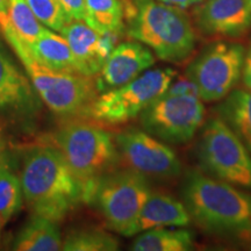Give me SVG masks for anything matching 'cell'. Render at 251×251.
<instances>
[{
  "mask_svg": "<svg viewBox=\"0 0 251 251\" xmlns=\"http://www.w3.org/2000/svg\"><path fill=\"white\" fill-rule=\"evenodd\" d=\"M57 1L67 15L69 23L75 20H84L85 0H57Z\"/></svg>",
  "mask_w": 251,
  "mask_h": 251,
  "instance_id": "26",
  "label": "cell"
},
{
  "mask_svg": "<svg viewBox=\"0 0 251 251\" xmlns=\"http://www.w3.org/2000/svg\"><path fill=\"white\" fill-rule=\"evenodd\" d=\"M29 47L34 58L46 68L55 71L78 72L70 46L62 35L46 29Z\"/></svg>",
  "mask_w": 251,
  "mask_h": 251,
  "instance_id": "18",
  "label": "cell"
},
{
  "mask_svg": "<svg viewBox=\"0 0 251 251\" xmlns=\"http://www.w3.org/2000/svg\"><path fill=\"white\" fill-rule=\"evenodd\" d=\"M125 11L128 35L151 49L159 59L183 64L193 54L196 34L181 8L158 0H133Z\"/></svg>",
  "mask_w": 251,
  "mask_h": 251,
  "instance_id": "3",
  "label": "cell"
},
{
  "mask_svg": "<svg viewBox=\"0 0 251 251\" xmlns=\"http://www.w3.org/2000/svg\"><path fill=\"white\" fill-rule=\"evenodd\" d=\"M197 26L209 36L238 37L251 27L249 0H207L196 11Z\"/></svg>",
  "mask_w": 251,
  "mask_h": 251,
  "instance_id": "15",
  "label": "cell"
},
{
  "mask_svg": "<svg viewBox=\"0 0 251 251\" xmlns=\"http://www.w3.org/2000/svg\"><path fill=\"white\" fill-rule=\"evenodd\" d=\"M165 94H174V96H184V94H190V96L199 97L197 86L192 83V80L188 78L186 75L185 77H178V79H174L169 86Z\"/></svg>",
  "mask_w": 251,
  "mask_h": 251,
  "instance_id": "27",
  "label": "cell"
},
{
  "mask_svg": "<svg viewBox=\"0 0 251 251\" xmlns=\"http://www.w3.org/2000/svg\"><path fill=\"white\" fill-rule=\"evenodd\" d=\"M25 201L35 214L61 222L81 202L85 187L56 147H35L25 153L20 172Z\"/></svg>",
  "mask_w": 251,
  "mask_h": 251,
  "instance_id": "1",
  "label": "cell"
},
{
  "mask_svg": "<svg viewBox=\"0 0 251 251\" xmlns=\"http://www.w3.org/2000/svg\"><path fill=\"white\" fill-rule=\"evenodd\" d=\"M134 251H190L194 249V235L187 229L155 228L142 231L131 244Z\"/></svg>",
  "mask_w": 251,
  "mask_h": 251,
  "instance_id": "20",
  "label": "cell"
},
{
  "mask_svg": "<svg viewBox=\"0 0 251 251\" xmlns=\"http://www.w3.org/2000/svg\"><path fill=\"white\" fill-rule=\"evenodd\" d=\"M39 21L50 29L61 31L69 21L57 0H26Z\"/></svg>",
  "mask_w": 251,
  "mask_h": 251,
  "instance_id": "25",
  "label": "cell"
},
{
  "mask_svg": "<svg viewBox=\"0 0 251 251\" xmlns=\"http://www.w3.org/2000/svg\"><path fill=\"white\" fill-rule=\"evenodd\" d=\"M52 142L84 184L85 202L90 203L100 178L115 170L121 159L115 136L86 122H69L56 130Z\"/></svg>",
  "mask_w": 251,
  "mask_h": 251,
  "instance_id": "4",
  "label": "cell"
},
{
  "mask_svg": "<svg viewBox=\"0 0 251 251\" xmlns=\"http://www.w3.org/2000/svg\"><path fill=\"white\" fill-rule=\"evenodd\" d=\"M7 19L15 33L29 46L47 29L33 13L26 0H7Z\"/></svg>",
  "mask_w": 251,
  "mask_h": 251,
  "instance_id": "22",
  "label": "cell"
},
{
  "mask_svg": "<svg viewBox=\"0 0 251 251\" xmlns=\"http://www.w3.org/2000/svg\"><path fill=\"white\" fill-rule=\"evenodd\" d=\"M150 194L146 176L130 168L115 169L100 178L90 203L97 207L112 230L133 236L134 226Z\"/></svg>",
  "mask_w": 251,
  "mask_h": 251,
  "instance_id": "6",
  "label": "cell"
},
{
  "mask_svg": "<svg viewBox=\"0 0 251 251\" xmlns=\"http://www.w3.org/2000/svg\"><path fill=\"white\" fill-rule=\"evenodd\" d=\"M220 117L240 137L251 155V89H234L218 107Z\"/></svg>",
  "mask_w": 251,
  "mask_h": 251,
  "instance_id": "19",
  "label": "cell"
},
{
  "mask_svg": "<svg viewBox=\"0 0 251 251\" xmlns=\"http://www.w3.org/2000/svg\"><path fill=\"white\" fill-rule=\"evenodd\" d=\"M13 51L23 63L40 99L54 114L62 118L90 115L99 94L92 77L46 68L34 58L26 43L17 46Z\"/></svg>",
  "mask_w": 251,
  "mask_h": 251,
  "instance_id": "5",
  "label": "cell"
},
{
  "mask_svg": "<svg viewBox=\"0 0 251 251\" xmlns=\"http://www.w3.org/2000/svg\"><path fill=\"white\" fill-rule=\"evenodd\" d=\"M119 242L115 237L98 229H80L69 234L63 242L64 251H115Z\"/></svg>",
  "mask_w": 251,
  "mask_h": 251,
  "instance_id": "23",
  "label": "cell"
},
{
  "mask_svg": "<svg viewBox=\"0 0 251 251\" xmlns=\"http://www.w3.org/2000/svg\"><path fill=\"white\" fill-rule=\"evenodd\" d=\"M246 49L231 42H218L202 50L186 69L202 101L224 100L242 77Z\"/></svg>",
  "mask_w": 251,
  "mask_h": 251,
  "instance_id": "9",
  "label": "cell"
},
{
  "mask_svg": "<svg viewBox=\"0 0 251 251\" xmlns=\"http://www.w3.org/2000/svg\"><path fill=\"white\" fill-rule=\"evenodd\" d=\"M125 5L121 0H85L84 21L101 34H119L124 29Z\"/></svg>",
  "mask_w": 251,
  "mask_h": 251,
  "instance_id": "21",
  "label": "cell"
},
{
  "mask_svg": "<svg viewBox=\"0 0 251 251\" xmlns=\"http://www.w3.org/2000/svg\"><path fill=\"white\" fill-rule=\"evenodd\" d=\"M191 221L192 219L183 201L169 194L151 193L136 220L133 236L155 228H184L190 226Z\"/></svg>",
  "mask_w": 251,
  "mask_h": 251,
  "instance_id": "16",
  "label": "cell"
},
{
  "mask_svg": "<svg viewBox=\"0 0 251 251\" xmlns=\"http://www.w3.org/2000/svg\"><path fill=\"white\" fill-rule=\"evenodd\" d=\"M181 198L191 219L213 234H251V194L209 175H185Z\"/></svg>",
  "mask_w": 251,
  "mask_h": 251,
  "instance_id": "2",
  "label": "cell"
},
{
  "mask_svg": "<svg viewBox=\"0 0 251 251\" xmlns=\"http://www.w3.org/2000/svg\"><path fill=\"white\" fill-rule=\"evenodd\" d=\"M155 54L139 41H128L115 46L97 75L96 86L99 93L125 85L149 70L155 64Z\"/></svg>",
  "mask_w": 251,
  "mask_h": 251,
  "instance_id": "14",
  "label": "cell"
},
{
  "mask_svg": "<svg viewBox=\"0 0 251 251\" xmlns=\"http://www.w3.org/2000/svg\"><path fill=\"white\" fill-rule=\"evenodd\" d=\"M39 94L27 74L0 42V115L15 120L36 117L41 109Z\"/></svg>",
  "mask_w": 251,
  "mask_h": 251,
  "instance_id": "12",
  "label": "cell"
},
{
  "mask_svg": "<svg viewBox=\"0 0 251 251\" xmlns=\"http://www.w3.org/2000/svg\"><path fill=\"white\" fill-rule=\"evenodd\" d=\"M176 77L177 72L172 68L149 69L125 85L99 93L90 117L111 125L133 120L168 91Z\"/></svg>",
  "mask_w": 251,
  "mask_h": 251,
  "instance_id": "8",
  "label": "cell"
},
{
  "mask_svg": "<svg viewBox=\"0 0 251 251\" xmlns=\"http://www.w3.org/2000/svg\"><path fill=\"white\" fill-rule=\"evenodd\" d=\"M59 33L70 46L76 59L77 71L89 77L97 76L101 71L119 36L99 33L84 20L71 21Z\"/></svg>",
  "mask_w": 251,
  "mask_h": 251,
  "instance_id": "13",
  "label": "cell"
},
{
  "mask_svg": "<svg viewBox=\"0 0 251 251\" xmlns=\"http://www.w3.org/2000/svg\"><path fill=\"white\" fill-rule=\"evenodd\" d=\"M158 1L163 2V4L174 6V7H178V8H188L191 6L200 4V2L203 1V0H158Z\"/></svg>",
  "mask_w": 251,
  "mask_h": 251,
  "instance_id": "29",
  "label": "cell"
},
{
  "mask_svg": "<svg viewBox=\"0 0 251 251\" xmlns=\"http://www.w3.org/2000/svg\"><path fill=\"white\" fill-rule=\"evenodd\" d=\"M249 2H250V5H251V0H249Z\"/></svg>",
  "mask_w": 251,
  "mask_h": 251,
  "instance_id": "34",
  "label": "cell"
},
{
  "mask_svg": "<svg viewBox=\"0 0 251 251\" xmlns=\"http://www.w3.org/2000/svg\"><path fill=\"white\" fill-rule=\"evenodd\" d=\"M242 79L246 89H251V45L249 49L246 51V57H244Z\"/></svg>",
  "mask_w": 251,
  "mask_h": 251,
  "instance_id": "28",
  "label": "cell"
},
{
  "mask_svg": "<svg viewBox=\"0 0 251 251\" xmlns=\"http://www.w3.org/2000/svg\"><path fill=\"white\" fill-rule=\"evenodd\" d=\"M7 12V0H0V15Z\"/></svg>",
  "mask_w": 251,
  "mask_h": 251,
  "instance_id": "31",
  "label": "cell"
},
{
  "mask_svg": "<svg viewBox=\"0 0 251 251\" xmlns=\"http://www.w3.org/2000/svg\"><path fill=\"white\" fill-rule=\"evenodd\" d=\"M5 148H6L5 139H4V136H2V135L0 134V153L5 151Z\"/></svg>",
  "mask_w": 251,
  "mask_h": 251,
  "instance_id": "32",
  "label": "cell"
},
{
  "mask_svg": "<svg viewBox=\"0 0 251 251\" xmlns=\"http://www.w3.org/2000/svg\"><path fill=\"white\" fill-rule=\"evenodd\" d=\"M7 169H9V159L4 151L0 153V176Z\"/></svg>",
  "mask_w": 251,
  "mask_h": 251,
  "instance_id": "30",
  "label": "cell"
},
{
  "mask_svg": "<svg viewBox=\"0 0 251 251\" xmlns=\"http://www.w3.org/2000/svg\"><path fill=\"white\" fill-rule=\"evenodd\" d=\"M62 247L58 222L35 213L21 227L12 244L15 251H58Z\"/></svg>",
  "mask_w": 251,
  "mask_h": 251,
  "instance_id": "17",
  "label": "cell"
},
{
  "mask_svg": "<svg viewBox=\"0 0 251 251\" xmlns=\"http://www.w3.org/2000/svg\"><path fill=\"white\" fill-rule=\"evenodd\" d=\"M199 164L211 177L251 188V155L237 134L220 117L206 122L197 149Z\"/></svg>",
  "mask_w": 251,
  "mask_h": 251,
  "instance_id": "7",
  "label": "cell"
},
{
  "mask_svg": "<svg viewBox=\"0 0 251 251\" xmlns=\"http://www.w3.org/2000/svg\"><path fill=\"white\" fill-rule=\"evenodd\" d=\"M143 130L169 144L193 139L205 119V106L197 96L163 94L140 115Z\"/></svg>",
  "mask_w": 251,
  "mask_h": 251,
  "instance_id": "10",
  "label": "cell"
},
{
  "mask_svg": "<svg viewBox=\"0 0 251 251\" xmlns=\"http://www.w3.org/2000/svg\"><path fill=\"white\" fill-rule=\"evenodd\" d=\"M1 226H2V224H1V220H0V230H1Z\"/></svg>",
  "mask_w": 251,
  "mask_h": 251,
  "instance_id": "33",
  "label": "cell"
},
{
  "mask_svg": "<svg viewBox=\"0 0 251 251\" xmlns=\"http://www.w3.org/2000/svg\"><path fill=\"white\" fill-rule=\"evenodd\" d=\"M119 153L128 168L146 177L172 178L181 172V163L171 147L143 129L131 128L115 136Z\"/></svg>",
  "mask_w": 251,
  "mask_h": 251,
  "instance_id": "11",
  "label": "cell"
},
{
  "mask_svg": "<svg viewBox=\"0 0 251 251\" xmlns=\"http://www.w3.org/2000/svg\"><path fill=\"white\" fill-rule=\"evenodd\" d=\"M24 201L20 177L7 169L0 176V220L2 226L20 211Z\"/></svg>",
  "mask_w": 251,
  "mask_h": 251,
  "instance_id": "24",
  "label": "cell"
}]
</instances>
